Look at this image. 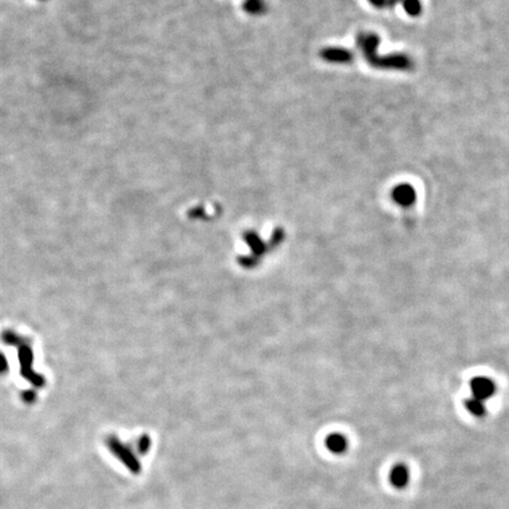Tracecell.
Returning a JSON list of instances; mask_svg holds the SVG:
<instances>
[{
  "label": "cell",
  "mask_w": 509,
  "mask_h": 509,
  "mask_svg": "<svg viewBox=\"0 0 509 509\" xmlns=\"http://www.w3.org/2000/svg\"><path fill=\"white\" fill-rule=\"evenodd\" d=\"M108 447L112 455H115L117 460L126 468L130 473L138 475L142 473V463L138 460L135 451L131 448L127 447L125 443L120 442L117 437H110L108 440Z\"/></svg>",
  "instance_id": "obj_2"
},
{
  "label": "cell",
  "mask_w": 509,
  "mask_h": 509,
  "mask_svg": "<svg viewBox=\"0 0 509 509\" xmlns=\"http://www.w3.org/2000/svg\"><path fill=\"white\" fill-rule=\"evenodd\" d=\"M244 10L250 15H261L266 10V3L263 0H245Z\"/></svg>",
  "instance_id": "obj_9"
},
{
  "label": "cell",
  "mask_w": 509,
  "mask_h": 509,
  "mask_svg": "<svg viewBox=\"0 0 509 509\" xmlns=\"http://www.w3.org/2000/svg\"><path fill=\"white\" fill-rule=\"evenodd\" d=\"M393 198L397 204L402 206H409L416 200V192L413 186L408 184H401L393 191Z\"/></svg>",
  "instance_id": "obj_4"
},
{
  "label": "cell",
  "mask_w": 509,
  "mask_h": 509,
  "mask_svg": "<svg viewBox=\"0 0 509 509\" xmlns=\"http://www.w3.org/2000/svg\"><path fill=\"white\" fill-rule=\"evenodd\" d=\"M465 408L471 415L476 417H483L485 415V406L483 401L478 400V398L471 397L465 401Z\"/></svg>",
  "instance_id": "obj_8"
},
{
  "label": "cell",
  "mask_w": 509,
  "mask_h": 509,
  "mask_svg": "<svg viewBox=\"0 0 509 509\" xmlns=\"http://www.w3.org/2000/svg\"><path fill=\"white\" fill-rule=\"evenodd\" d=\"M322 56L324 59H327L328 62H333V63H342V62H347V60H349L350 58V53L347 52L346 50H342V49H327L324 50V51L322 52Z\"/></svg>",
  "instance_id": "obj_7"
},
{
  "label": "cell",
  "mask_w": 509,
  "mask_h": 509,
  "mask_svg": "<svg viewBox=\"0 0 509 509\" xmlns=\"http://www.w3.org/2000/svg\"><path fill=\"white\" fill-rule=\"evenodd\" d=\"M8 370V361L5 360L4 355L0 354V373H4Z\"/></svg>",
  "instance_id": "obj_12"
},
{
  "label": "cell",
  "mask_w": 509,
  "mask_h": 509,
  "mask_svg": "<svg viewBox=\"0 0 509 509\" xmlns=\"http://www.w3.org/2000/svg\"><path fill=\"white\" fill-rule=\"evenodd\" d=\"M471 393L473 397L478 398L481 401H485L490 398L495 393V383L490 378L484 376H477L471 380L470 382Z\"/></svg>",
  "instance_id": "obj_3"
},
{
  "label": "cell",
  "mask_w": 509,
  "mask_h": 509,
  "mask_svg": "<svg viewBox=\"0 0 509 509\" xmlns=\"http://www.w3.org/2000/svg\"><path fill=\"white\" fill-rule=\"evenodd\" d=\"M326 445L328 450H330L333 454H342L347 449L348 442L343 435L334 433L327 437Z\"/></svg>",
  "instance_id": "obj_6"
},
{
  "label": "cell",
  "mask_w": 509,
  "mask_h": 509,
  "mask_svg": "<svg viewBox=\"0 0 509 509\" xmlns=\"http://www.w3.org/2000/svg\"><path fill=\"white\" fill-rule=\"evenodd\" d=\"M390 482L394 487L404 488L409 482V470L406 465L397 464L395 465L390 473Z\"/></svg>",
  "instance_id": "obj_5"
},
{
  "label": "cell",
  "mask_w": 509,
  "mask_h": 509,
  "mask_svg": "<svg viewBox=\"0 0 509 509\" xmlns=\"http://www.w3.org/2000/svg\"><path fill=\"white\" fill-rule=\"evenodd\" d=\"M370 2L373 3L374 5H376V6H382V5L384 4V3H386V2H384V0H370Z\"/></svg>",
  "instance_id": "obj_13"
},
{
  "label": "cell",
  "mask_w": 509,
  "mask_h": 509,
  "mask_svg": "<svg viewBox=\"0 0 509 509\" xmlns=\"http://www.w3.org/2000/svg\"><path fill=\"white\" fill-rule=\"evenodd\" d=\"M3 341L5 343L11 344V346H16L18 348V357L20 361V368H22V375L24 376L26 380H29L32 384H35L37 387H42L44 384V378L40 376L37 373H35L32 369V362H33V354L31 350V347L29 346L28 341L25 338H20L17 336L15 333H11V331H5L3 334Z\"/></svg>",
  "instance_id": "obj_1"
},
{
  "label": "cell",
  "mask_w": 509,
  "mask_h": 509,
  "mask_svg": "<svg viewBox=\"0 0 509 509\" xmlns=\"http://www.w3.org/2000/svg\"><path fill=\"white\" fill-rule=\"evenodd\" d=\"M404 8L410 15H417L421 10L418 0H404Z\"/></svg>",
  "instance_id": "obj_11"
},
{
  "label": "cell",
  "mask_w": 509,
  "mask_h": 509,
  "mask_svg": "<svg viewBox=\"0 0 509 509\" xmlns=\"http://www.w3.org/2000/svg\"><path fill=\"white\" fill-rule=\"evenodd\" d=\"M151 448V440L147 436H143L139 438L138 444H137V450L140 455H146Z\"/></svg>",
  "instance_id": "obj_10"
}]
</instances>
